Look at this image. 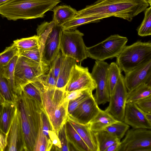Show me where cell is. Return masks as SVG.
<instances>
[{"instance_id": "obj_1", "label": "cell", "mask_w": 151, "mask_h": 151, "mask_svg": "<svg viewBox=\"0 0 151 151\" xmlns=\"http://www.w3.org/2000/svg\"><path fill=\"white\" fill-rule=\"evenodd\" d=\"M149 5L147 0H97L77 11L73 17H96L103 19L114 17L131 22Z\"/></svg>"}, {"instance_id": "obj_2", "label": "cell", "mask_w": 151, "mask_h": 151, "mask_svg": "<svg viewBox=\"0 0 151 151\" xmlns=\"http://www.w3.org/2000/svg\"><path fill=\"white\" fill-rule=\"evenodd\" d=\"M25 151H33L40 124L43 106L23 90L16 101Z\"/></svg>"}, {"instance_id": "obj_3", "label": "cell", "mask_w": 151, "mask_h": 151, "mask_svg": "<svg viewBox=\"0 0 151 151\" xmlns=\"http://www.w3.org/2000/svg\"><path fill=\"white\" fill-rule=\"evenodd\" d=\"M60 0H9L0 6V14L9 20L43 18Z\"/></svg>"}, {"instance_id": "obj_4", "label": "cell", "mask_w": 151, "mask_h": 151, "mask_svg": "<svg viewBox=\"0 0 151 151\" xmlns=\"http://www.w3.org/2000/svg\"><path fill=\"white\" fill-rule=\"evenodd\" d=\"M116 58L121 70L127 73L151 60V43L139 41L126 45Z\"/></svg>"}, {"instance_id": "obj_5", "label": "cell", "mask_w": 151, "mask_h": 151, "mask_svg": "<svg viewBox=\"0 0 151 151\" xmlns=\"http://www.w3.org/2000/svg\"><path fill=\"white\" fill-rule=\"evenodd\" d=\"M50 68V67L19 55L14 71V86L17 98L24 86L37 80L42 75L47 73Z\"/></svg>"}, {"instance_id": "obj_6", "label": "cell", "mask_w": 151, "mask_h": 151, "mask_svg": "<svg viewBox=\"0 0 151 151\" xmlns=\"http://www.w3.org/2000/svg\"><path fill=\"white\" fill-rule=\"evenodd\" d=\"M127 37L117 34L112 35L93 46L87 47L88 57L96 61H104L116 58L125 46Z\"/></svg>"}, {"instance_id": "obj_7", "label": "cell", "mask_w": 151, "mask_h": 151, "mask_svg": "<svg viewBox=\"0 0 151 151\" xmlns=\"http://www.w3.org/2000/svg\"><path fill=\"white\" fill-rule=\"evenodd\" d=\"M83 36V33L76 29L62 31L60 50L65 57H70L80 62L88 57Z\"/></svg>"}, {"instance_id": "obj_8", "label": "cell", "mask_w": 151, "mask_h": 151, "mask_svg": "<svg viewBox=\"0 0 151 151\" xmlns=\"http://www.w3.org/2000/svg\"><path fill=\"white\" fill-rule=\"evenodd\" d=\"M117 151H151V129H128Z\"/></svg>"}, {"instance_id": "obj_9", "label": "cell", "mask_w": 151, "mask_h": 151, "mask_svg": "<svg viewBox=\"0 0 151 151\" xmlns=\"http://www.w3.org/2000/svg\"><path fill=\"white\" fill-rule=\"evenodd\" d=\"M109 65L104 61H96L91 73L96 84L94 96L98 105L104 104L109 101L110 93L108 80Z\"/></svg>"}, {"instance_id": "obj_10", "label": "cell", "mask_w": 151, "mask_h": 151, "mask_svg": "<svg viewBox=\"0 0 151 151\" xmlns=\"http://www.w3.org/2000/svg\"><path fill=\"white\" fill-rule=\"evenodd\" d=\"M127 92L124 76L121 74L110 95L109 104L105 110L117 121L123 122Z\"/></svg>"}, {"instance_id": "obj_11", "label": "cell", "mask_w": 151, "mask_h": 151, "mask_svg": "<svg viewBox=\"0 0 151 151\" xmlns=\"http://www.w3.org/2000/svg\"><path fill=\"white\" fill-rule=\"evenodd\" d=\"M96 84L87 67L76 64L73 67L68 82L65 88L67 92L83 89L94 90Z\"/></svg>"}, {"instance_id": "obj_12", "label": "cell", "mask_w": 151, "mask_h": 151, "mask_svg": "<svg viewBox=\"0 0 151 151\" xmlns=\"http://www.w3.org/2000/svg\"><path fill=\"white\" fill-rule=\"evenodd\" d=\"M125 73L124 82L128 91L144 83L151 84V60Z\"/></svg>"}, {"instance_id": "obj_13", "label": "cell", "mask_w": 151, "mask_h": 151, "mask_svg": "<svg viewBox=\"0 0 151 151\" xmlns=\"http://www.w3.org/2000/svg\"><path fill=\"white\" fill-rule=\"evenodd\" d=\"M98 105L92 94L83 101L72 114L68 116L81 124H88L100 110Z\"/></svg>"}, {"instance_id": "obj_14", "label": "cell", "mask_w": 151, "mask_h": 151, "mask_svg": "<svg viewBox=\"0 0 151 151\" xmlns=\"http://www.w3.org/2000/svg\"><path fill=\"white\" fill-rule=\"evenodd\" d=\"M63 30L61 25L55 23L45 41L42 53V59L43 62L50 66L60 50Z\"/></svg>"}, {"instance_id": "obj_15", "label": "cell", "mask_w": 151, "mask_h": 151, "mask_svg": "<svg viewBox=\"0 0 151 151\" xmlns=\"http://www.w3.org/2000/svg\"><path fill=\"white\" fill-rule=\"evenodd\" d=\"M66 96L65 89L45 87L42 106L48 117L62 104L65 100Z\"/></svg>"}, {"instance_id": "obj_16", "label": "cell", "mask_w": 151, "mask_h": 151, "mask_svg": "<svg viewBox=\"0 0 151 151\" xmlns=\"http://www.w3.org/2000/svg\"><path fill=\"white\" fill-rule=\"evenodd\" d=\"M123 122L133 128L151 129V123L146 118L145 113L134 102L126 103Z\"/></svg>"}, {"instance_id": "obj_17", "label": "cell", "mask_w": 151, "mask_h": 151, "mask_svg": "<svg viewBox=\"0 0 151 151\" xmlns=\"http://www.w3.org/2000/svg\"><path fill=\"white\" fill-rule=\"evenodd\" d=\"M5 150L25 151L22 133L17 109L6 134Z\"/></svg>"}, {"instance_id": "obj_18", "label": "cell", "mask_w": 151, "mask_h": 151, "mask_svg": "<svg viewBox=\"0 0 151 151\" xmlns=\"http://www.w3.org/2000/svg\"><path fill=\"white\" fill-rule=\"evenodd\" d=\"M67 120L87 146L90 151H98L97 145L93 132L88 124H81L68 116Z\"/></svg>"}, {"instance_id": "obj_19", "label": "cell", "mask_w": 151, "mask_h": 151, "mask_svg": "<svg viewBox=\"0 0 151 151\" xmlns=\"http://www.w3.org/2000/svg\"><path fill=\"white\" fill-rule=\"evenodd\" d=\"M17 111L16 102L6 101L0 104V129L7 134Z\"/></svg>"}, {"instance_id": "obj_20", "label": "cell", "mask_w": 151, "mask_h": 151, "mask_svg": "<svg viewBox=\"0 0 151 151\" xmlns=\"http://www.w3.org/2000/svg\"><path fill=\"white\" fill-rule=\"evenodd\" d=\"M117 121L105 110L101 109L88 124L90 129L94 132L104 130L106 127Z\"/></svg>"}, {"instance_id": "obj_21", "label": "cell", "mask_w": 151, "mask_h": 151, "mask_svg": "<svg viewBox=\"0 0 151 151\" xmlns=\"http://www.w3.org/2000/svg\"><path fill=\"white\" fill-rule=\"evenodd\" d=\"M68 102L65 99L52 114L48 117L52 130L57 135L59 130L67 119Z\"/></svg>"}, {"instance_id": "obj_22", "label": "cell", "mask_w": 151, "mask_h": 151, "mask_svg": "<svg viewBox=\"0 0 151 151\" xmlns=\"http://www.w3.org/2000/svg\"><path fill=\"white\" fill-rule=\"evenodd\" d=\"M77 62L72 58L65 57L57 78L56 88L65 89L72 68Z\"/></svg>"}, {"instance_id": "obj_23", "label": "cell", "mask_w": 151, "mask_h": 151, "mask_svg": "<svg viewBox=\"0 0 151 151\" xmlns=\"http://www.w3.org/2000/svg\"><path fill=\"white\" fill-rule=\"evenodd\" d=\"M53 20L55 24L61 25L76 14L77 11L70 6L63 5L55 6L52 9Z\"/></svg>"}, {"instance_id": "obj_24", "label": "cell", "mask_w": 151, "mask_h": 151, "mask_svg": "<svg viewBox=\"0 0 151 151\" xmlns=\"http://www.w3.org/2000/svg\"><path fill=\"white\" fill-rule=\"evenodd\" d=\"M65 125L69 144L72 145L76 150L90 151L87 146L67 119L65 122Z\"/></svg>"}, {"instance_id": "obj_25", "label": "cell", "mask_w": 151, "mask_h": 151, "mask_svg": "<svg viewBox=\"0 0 151 151\" xmlns=\"http://www.w3.org/2000/svg\"><path fill=\"white\" fill-rule=\"evenodd\" d=\"M96 142L98 151H105L112 144L121 140L104 130L93 132Z\"/></svg>"}, {"instance_id": "obj_26", "label": "cell", "mask_w": 151, "mask_h": 151, "mask_svg": "<svg viewBox=\"0 0 151 151\" xmlns=\"http://www.w3.org/2000/svg\"><path fill=\"white\" fill-rule=\"evenodd\" d=\"M45 87L38 79L24 86L22 90L38 101L42 106V96Z\"/></svg>"}, {"instance_id": "obj_27", "label": "cell", "mask_w": 151, "mask_h": 151, "mask_svg": "<svg viewBox=\"0 0 151 151\" xmlns=\"http://www.w3.org/2000/svg\"><path fill=\"white\" fill-rule=\"evenodd\" d=\"M102 19L96 17H73L61 26L63 30H71L76 29L81 25L91 23H97Z\"/></svg>"}, {"instance_id": "obj_28", "label": "cell", "mask_w": 151, "mask_h": 151, "mask_svg": "<svg viewBox=\"0 0 151 151\" xmlns=\"http://www.w3.org/2000/svg\"><path fill=\"white\" fill-rule=\"evenodd\" d=\"M151 96V84L144 83L133 90L128 91L126 103L134 102L140 99Z\"/></svg>"}, {"instance_id": "obj_29", "label": "cell", "mask_w": 151, "mask_h": 151, "mask_svg": "<svg viewBox=\"0 0 151 151\" xmlns=\"http://www.w3.org/2000/svg\"><path fill=\"white\" fill-rule=\"evenodd\" d=\"M40 118L42 132L52 146V143H56L59 140L57 135L52 130L48 117L43 108L41 113Z\"/></svg>"}, {"instance_id": "obj_30", "label": "cell", "mask_w": 151, "mask_h": 151, "mask_svg": "<svg viewBox=\"0 0 151 151\" xmlns=\"http://www.w3.org/2000/svg\"><path fill=\"white\" fill-rule=\"evenodd\" d=\"M55 24L53 20L50 22H44L37 27V35L38 40L40 49L42 53L45 41Z\"/></svg>"}, {"instance_id": "obj_31", "label": "cell", "mask_w": 151, "mask_h": 151, "mask_svg": "<svg viewBox=\"0 0 151 151\" xmlns=\"http://www.w3.org/2000/svg\"><path fill=\"white\" fill-rule=\"evenodd\" d=\"M4 67L0 66V94L5 101L15 102L16 98L12 91L7 80L3 75Z\"/></svg>"}, {"instance_id": "obj_32", "label": "cell", "mask_w": 151, "mask_h": 151, "mask_svg": "<svg viewBox=\"0 0 151 151\" xmlns=\"http://www.w3.org/2000/svg\"><path fill=\"white\" fill-rule=\"evenodd\" d=\"M18 56L14 57L6 66L4 67L3 70V75L7 80L16 99L14 86V71Z\"/></svg>"}, {"instance_id": "obj_33", "label": "cell", "mask_w": 151, "mask_h": 151, "mask_svg": "<svg viewBox=\"0 0 151 151\" xmlns=\"http://www.w3.org/2000/svg\"><path fill=\"white\" fill-rule=\"evenodd\" d=\"M129 126L123 122L117 121L104 130L121 140L129 129Z\"/></svg>"}, {"instance_id": "obj_34", "label": "cell", "mask_w": 151, "mask_h": 151, "mask_svg": "<svg viewBox=\"0 0 151 151\" xmlns=\"http://www.w3.org/2000/svg\"><path fill=\"white\" fill-rule=\"evenodd\" d=\"M13 44L19 50H25L36 48H40L37 36H33L17 39L14 41Z\"/></svg>"}, {"instance_id": "obj_35", "label": "cell", "mask_w": 151, "mask_h": 151, "mask_svg": "<svg viewBox=\"0 0 151 151\" xmlns=\"http://www.w3.org/2000/svg\"><path fill=\"white\" fill-rule=\"evenodd\" d=\"M122 71L116 63H111L109 65L108 73V80L110 95L114 88Z\"/></svg>"}, {"instance_id": "obj_36", "label": "cell", "mask_w": 151, "mask_h": 151, "mask_svg": "<svg viewBox=\"0 0 151 151\" xmlns=\"http://www.w3.org/2000/svg\"><path fill=\"white\" fill-rule=\"evenodd\" d=\"M144 11V19L137 29L138 34L141 37L151 35V7L147 8Z\"/></svg>"}, {"instance_id": "obj_37", "label": "cell", "mask_w": 151, "mask_h": 151, "mask_svg": "<svg viewBox=\"0 0 151 151\" xmlns=\"http://www.w3.org/2000/svg\"><path fill=\"white\" fill-rule=\"evenodd\" d=\"M19 50L13 44L6 47L3 52L0 53V66H6L14 57L19 56Z\"/></svg>"}, {"instance_id": "obj_38", "label": "cell", "mask_w": 151, "mask_h": 151, "mask_svg": "<svg viewBox=\"0 0 151 151\" xmlns=\"http://www.w3.org/2000/svg\"><path fill=\"white\" fill-rule=\"evenodd\" d=\"M52 147L47 137L42 132L40 121V126L33 151H50Z\"/></svg>"}, {"instance_id": "obj_39", "label": "cell", "mask_w": 151, "mask_h": 151, "mask_svg": "<svg viewBox=\"0 0 151 151\" xmlns=\"http://www.w3.org/2000/svg\"><path fill=\"white\" fill-rule=\"evenodd\" d=\"M19 55L26 57L43 65L50 67L43 62L42 53L39 48L25 50H19Z\"/></svg>"}, {"instance_id": "obj_40", "label": "cell", "mask_w": 151, "mask_h": 151, "mask_svg": "<svg viewBox=\"0 0 151 151\" xmlns=\"http://www.w3.org/2000/svg\"><path fill=\"white\" fill-rule=\"evenodd\" d=\"M93 91L89 89H85L80 96L74 99L69 101L68 106V116L70 115L83 101L93 94Z\"/></svg>"}, {"instance_id": "obj_41", "label": "cell", "mask_w": 151, "mask_h": 151, "mask_svg": "<svg viewBox=\"0 0 151 151\" xmlns=\"http://www.w3.org/2000/svg\"><path fill=\"white\" fill-rule=\"evenodd\" d=\"M38 80L45 87L56 88V81L52 69L50 67L48 72L40 76Z\"/></svg>"}, {"instance_id": "obj_42", "label": "cell", "mask_w": 151, "mask_h": 151, "mask_svg": "<svg viewBox=\"0 0 151 151\" xmlns=\"http://www.w3.org/2000/svg\"><path fill=\"white\" fill-rule=\"evenodd\" d=\"M64 57L65 56L60 50L50 65L52 69L56 82Z\"/></svg>"}, {"instance_id": "obj_43", "label": "cell", "mask_w": 151, "mask_h": 151, "mask_svg": "<svg viewBox=\"0 0 151 151\" xmlns=\"http://www.w3.org/2000/svg\"><path fill=\"white\" fill-rule=\"evenodd\" d=\"M57 135L61 145L60 151H69V142L66 134L65 123L59 130Z\"/></svg>"}, {"instance_id": "obj_44", "label": "cell", "mask_w": 151, "mask_h": 151, "mask_svg": "<svg viewBox=\"0 0 151 151\" xmlns=\"http://www.w3.org/2000/svg\"><path fill=\"white\" fill-rule=\"evenodd\" d=\"M145 113H151V96L139 100L134 102Z\"/></svg>"}, {"instance_id": "obj_45", "label": "cell", "mask_w": 151, "mask_h": 151, "mask_svg": "<svg viewBox=\"0 0 151 151\" xmlns=\"http://www.w3.org/2000/svg\"><path fill=\"white\" fill-rule=\"evenodd\" d=\"M85 89L77 90L68 93L66 92V100L69 101L75 99L80 96Z\"/></svg>"}, {"instance_id": "obj_46", "label": "cell", "mask_w": 151, "mask_h": 151, "mask_svg": "<svg viewBox=\"0 0 151 151\" xmlns=\"http://www.w3.org/2000/svg\"><path fill=\"white\" fill-rule=\"evenodd\" d=\"M6 146V134L0 129V151H5Z\"/></svg>"}, {"instance_id": "obj_47", "label": "cell", "mask_w": 151, "mask_h": 151, "mask_svg": "<svg viewBox=\"0 0 151 151\" xmlns=\"http://www.w3.org/2000/svg\"><path fill=\"white\" fill-rule=\"evenodd\" d=\"M121 141L116 142L108 147L105 151H117Z\"/></svg>"}, {"instance_id": "obj_48", "label": "cell", "mask_w": 151, "mask_h": 151, "mask_svg": "<svg viewBox=\"0 0 151 151\" xmlns=\"http://www.w3.org/2000/svg\"><path fill=\"white\" fill-rule=\"evenodd\" d=\"M146 118L147 120L151 123V113H145Z\"/></svg>"}, {"instance_id": "obj_49", "label": "cell", "mask_w": 151, "mask_h": 151, "mask_svg": "<svg viewBox=\"0 0 151 151\" xmlns=\"http://www.w3.org/2000/svg\"><path fill=\"white\" fill-rule=\"evenodd\" d=\"M5 102V101L2 96L0 94V104H2Z\"/></svg>"}, {"instance_id": "obj_50", "label": "cell", "mask_w": 151, "mask_h": 151, "mask_svg": "<svg viewBox=\"0 0 151 151\" xmlns=\"http://www.w3.org/2000/svg\"><path fill=\"white\" fill-rule=\"evenodd\" d=\"M9 0H0V6L4 4Z\"/></svg>"}, {"instance_id": "obj_51", "label": "cell", "mask_w": 151, "mask_h": 151, "mask_svg": "<svg viewBox=\"0 0 151 151\" xmlns=\"http://www.w3.org/2000/svg\"><path fill=\"white\" fill-rule=\"evenodd\" d=\"M149 5H151V0H147Z\"/></svg>"}]
</instances>
